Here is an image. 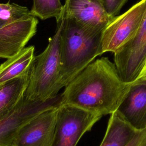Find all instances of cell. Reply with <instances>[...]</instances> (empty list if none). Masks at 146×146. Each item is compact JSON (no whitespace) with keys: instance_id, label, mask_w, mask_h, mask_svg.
<instances>
[{"instance_id":"6da1fadb","label":"cell","mask_w":146,"mask_h":146,"mask_svg":"<svg viewBox=\"0 0 146 146\" xmlns=\"http://www.w3.org/2000/svg\"><path fill=\"white\" fill-rule=\"evenodd\" d=\"M131 83L121 78L114 63L107 57L91 62L65 87L60 103L99 116L115 113Z\"/></svg>"},{"instance_id":"7a4b0ae2","label":"cell","mask_w":146,"mask_h":146,"mask_svg":"<svg viewBox=\"0 0 146 146\" xmlns=\"http://www.w3.org/2000/svg\"><path fill=\"white\" fill-rule=\"evenodd\" d=\"M102 33L89 31L73 21L63 17L60 44L62 88L96 56L101 55Z\"/></svg>"},{"instance_id":"3957f363","label":"cell","mask_w":146,"mask_h":146,"mask_svg":"<svg viewBox=\"0 0 146 146\" xmlns=\"http://www.w3.org/2000/svg\"><path fill=\"white\" fill-rule=\"evenodd\" d=\"M63 17L57 23L54 35L49 38L45 50L34 56L31 65L24 97L31 101L45 102L58 95L60 84V33Z\"/></svg>"},{"instance_id":"277c9868","label":"cell","mask_w":146,"mask_h":146,"mask_svg":"<svg viewBox=\"0 0 146 146\" xmlns=\"http://www.w3.org/2000/svg\"><path fill=\"white\" fill-rule=\"evenodd\" d=\"M102 117L81 108L60 103L51 146H76L82 136Z\"/></svg>"},{"instance_id":"5b68a950","label":"cell","mask_w":146,"mask_h":146,"mask_svg":"<svg viewBox=\"0 0 146 146\" xmlns=\"http://www.w3.org/2000/svg\"><path fill=\"white\" fill-rule=\"evenodd\" d=\"M146 15V0H140L122 14L115 17L102 33L100 54L115 53L136 34Z\"/></svg>"},{"instance_id":"8992f818","label":"cell","mask_w":146,"mask_h":146,"mask_svg":"<svg viewBox=\"0 0 146 146\" xmlns=\"http://www.w3.org/2000/svg\"><path fill=\"white\" fill-rule=\"evenodd\" d=\"M114 63L124 82L139 78L146 64V15L135 36L114 53Z\"/></svg>"},{"instance_id":"52a82bcc","label":"cell","mask_w":146,"mask_h":146,"mask_svg":"<svg viewBox=\"0 0 146 146\" xmlns=\"http://www.w3.org/2000/svg\"><path fill=\"white\" fill-rule=\"evenodd\" d=\"M59 104L41 111L24 124L12 146H51Z\"/></svg>"},{"instance_id":"ba28073f","label":"cell","mask_w":146,"mask_h":146,"mask_svg":"<svg viewBox=\"0 0 146 146\" xmlns=\"http://www.w3.org/2000/svg\"><path fill=\"white\" fill-rule=\"evenodd\" d=\"M61 94L45 102L31 101L25 97L16 108L0 120V146H12L22 127L41 111L60 103Z\"/></svg>"},{"instance_id":"9c48e42d","label":"cell","mask_w":146,"mask_h":146,"mask_svg":"<svg viewBox=\"0 0 146 146\" xmlns=\"http://www.w3.org/2000/svg\"><path fill=\"white\" fill-rule=\"evenodd\" d=\"M63 17L96 33H102L114 18L107 13L100 0H65Z\"/></svg>"},{"instance_id":"30bf717a","label":"cell","mask_w":146,"mask_h":146,"mask_svg":"<svg viewBox=\"0 0 146 146\" xmlns=\"http://www.w3.org/2000/svg\"><path fill=\"white\" fill-rule=\"evenodd\" d=\"M38 21L29 15L10 21L0 27V58H10L19 52L36 32Z\"/></svg>"},{"instance_id":"8fae6325","label":"cell","mask_w":146,"mask_h":146,"mask_svg":"<svg viewBox=\"0 0 146 146\" xmlns=\"http://www.w3.org/2000/svg\"><path fill=\"white\" fill-rule=\"evenodd\" d=\"M116 112L136 130L146 128V79L131 83Z\"/></svg>"},{"instance_id":"7c38bea8","label":"cell","mask_w":146,"mask_h":146,"mask_svg":"<svg viewBox=\"0 0 146 146\" xmlns=\"http://www.w3.org/2000/svg\"><path fill=\"white\" fill-rule=\"evenodd\" d=\"M29 71L0 84V120L12 112L24 97Z\"/></svg>"},{"instance_id":"4fadbf2b","label":"cell","mask_w":146,"mask_h":146,"mask_svg":"<svg viewBox=\"0 0 146 146\" xmlns=\"http://www.w3.org/2000/svg\"><path fill=\"white\" fill-rule=\"evenodd\" d=\"M138 131L115 112L110 115L104 137L99 146H127Z\"/></svg>"},{"instance_id":"5bb4252c","label":"cell","mask_w":146,"mask_h":146,"mask_svg":"<svg viewBox=\"0 0 146 146\" xmlns=\"http://www.w3.org/2000/svg\"><path fill=\"white\" fill-rule=\"evenodd\" d=\"M34 46L25 47L0 65V84L19 77L30 70L34 58Z\"/></svg>"},{"instance_id":"9a60e30c","label":"cell","mask_w":146,"mask_h":146,"mask_svg":"<svg viewBox=\"0 0 146 146\" xmlns=\"http://www.w3.org/2000/svg\"><path fill=\"white\" fill-rule=\"evenodd\" d=\"M30 11L33 17L42 20L55 18L58 23L63 17V5L60 0H33Z\"/></svg>"},{"instance_id":"2e32d148","label":"cell","mask_w":146,"mask_h":146,"mask_svg":"<svg viewBox=\"0 0 146 146\" xmlns=\"http://www.w3.org/2000/svg\"><path fill=\"white\" fill-rule=\"evenodd\" d=\"M31 15L27 7L14 3H0V19L7 22L22 19Z\"/></svg>"},{"instance_id":"e0dca14e","label":"cell","mask_w":146,"mask_h":146,"mask_svg":"<svg viewBox=\"0 0 146 146\" xmlns=\"http://www.w3.org/2000/svg\"><path fill=\"white\" fill-rule=\"evenodd\" d=\"M107 13L115 17L128 0H100Z\"/></svg>"},{"instance_id":"ac0fdd59","label":"cell","mask_w":146,"mask_h":146,"mask_svg":"<svg viewBox=\"0 0 146 146\" xmlns=\"http://www.w3.org/2000/svg\"><path fill=\"white\" fill-rule=\"evenodd\" d=\"M127 146H146V128L138 131Z\"/></svg>"},{"instance_id":"d6986e66","label":"cell","mask_w":146,"mask_h":146,"mask_svg":"<svg viewBox=\"0 0 146 146\" xmlns=\"http://www.w3.org/2000/svg\"><path fill=\"white\" fill-rule=\"evenodd\" d=\"M137 79H146V64H145L144 68H143L142 71L140 73Z\"/></svg>"},{"instance_id":"ffe728a7","label":"cell","mask_w":146,"mask_h":146,"mask_svg":"<svg viewBox=\"0 0 146 146\" xmlns=\"http://www.w3.org/2000/svg\"><path fill=\"white\" fill-rule=\"evenodd\" d=\"M7 21H4V20H3L2 19H0V27H2V26H3L4 25H5L6 23H7Z\"/></svg>"}]
</instances>
